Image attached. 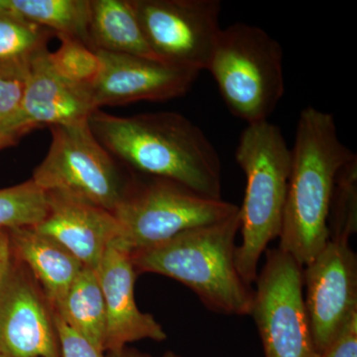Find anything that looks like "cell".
<instances>
[{
    "label": "cell",
    "instance_id": "4fadbf2b",
    "mask_svg": "<svg viewBox=\"0 0 357 357\" xmlns=\"http://www.w3.org/2000/svg\"><path fill=\"white\" fill-rule=\"evenodd\" d=\"M96 109L91 89L61 77L52 67L46 49L33 63L24 82L20 109L0 123V136L16 143L36 128L88 119Z\"/></svg>",
    "mask_w": 357,
    "mask_h": 357
},
{
    "label": "cell",
    "instance_id": "83f0119b",
    "mask_svg": "<svg viewBox=\"0 0 357 357\" xmlns=\"http://www.w3.org/2000/svg\"><path fill=\"white\" fill-rule=\"evenodd\" d=\"M13 144H15L14 141L7 139V138L1 137V136H0V149H3V148L11 146V145Z\"/></svg>",
    "mask_w": 357,
    "mask_h": 357
},
{
    "label": "cell",
    "instance_id": "ac0fdd59",
    "mask_svg": "<svg viewBox=\"0 0 357 357\" xmlns=\"http://www.w3.org/2000/svg\"><path fill=\"white\" fill-rule=\"evenodd\" d=\"M54 312L105 352L107 312L96 270L84 267Z\"/></svg>",
    "mask_w": 357,
    "mask_h": 357
},
{
    "label": "cell",
    "instance_id": "7a4b0ae2",
    "mask_svg": "<svg viewBox=\"0 0 357 357\" xmlns=\"http://www.w3.org/2000/svg\"><path fill=\"white\" fill-rule=\"evenodd\" d=\"M354 157L340 139L332 114L312 107L301 112L278 248L303 267L330 238L328 220L335 176Z\"/></svg>",
    "mask_w": 357,
    "mask_h": 357
},
{
    "label": "cell",
    "instance_id": "f546056e",
    "mask_svg": "<svg viewBox=\"0 0 357 357\" xmlns=\"http://www.w3.org/2000/svg\"><path fill=\"white\" fill-rule=\"evenodd\" d=\"M0 357H8V356H2V354H0Z\"/></svg>",
    "mask_w": 357,
    "mask_h": 357
},
{
    "label": "cell",
    "instance_id": "44dd1931",
    "mask_svg": "<svg viewBox=\"0 0 357 357\" xmlns=\"http://www.w3.org/2000/svg\"><path fill=\"white\" fill-rule=\"evenodd\" d=\"M48 194L32 178L0 189V230L36 227L48 213Z\"/></svg>",
    "mask_w": 357,
    "mask_h": 357
},
{
    "label": "cell",
    "instance_id": "9c48e42d",
    "mask_svg": "<svg viewBox=\"0 0 357 357\" xmlns=\"http://www.w3.org/2000/svg\"><path fill=\"white\" fill-rule=\"evenodd\" d=\"M155 57L166 64L206 70L220 37V0H132Z\"/></svg>",
    "mask_w": 357,
    "mask_h": 357
},
{
    "label": "cell",
    "instance_id": "8fae6325",
    "mask_svg": "<svg viewBox=\"0 0 357 357\" xmlns=\"http://www.w3.org/2000/svg\"><path fill=\"white\" fill-rule=\"evenodd\" d=\"M349 241L330 238L303 267L305 307L319 354L357 312V257Z\"/></svg>",
    "mask_w": 357,
    "mask_h": 357
},
{
    "label": "cell",
    "instance_id": "ffe728a7",
    "mask_svg": "<svg viewBox=\"0 0 357 357\" xmlns=\"http://www.w3.org/2000/svg\"><path fill=\"white\" fill-rule=\"evenodd\" d=\"M10 10L55 34L79 40L89 47L91 0H9ZM91 48V47H89Z\"/></svg>",
    "mask_w": 357,
    "mask_h": 357
},
{
    "label": "cell",
    "instance_id": "2e32d148",
    "mask_svg": "<svg viewBox=\"0 0 357 357\" xmlns=\"http://www.w3.org/2000/svg\"><path fill=\"white\" fill-rule=\"evenodd\" d=\"M6 231L13 255L29 270L54 309L65 297L84 265L62 244L34 227Z\"/></svg>",
    "mask_w": 357,
    "mask_h": 357
},
{
    "label": "cell",
    "instance_id": "d4e9b609",
    "mask_svg": "<svg viewBox=\"0 0 357 357\" xmlns=\"http://www.w3.org/2000/svg\"><path fill=\"white\" fill-rule=\"evenodd\" d=\"M319 357H357V312L352 314Z\"/></svg>",
    "mask_w": 357,
    "mask_h": 357
},
{
    "label": "cell",
    "instance_id": "6da1fadb",
    "mask_svg": "<svg viewBox=\"0 0 357 357\" xmlns=\"http://www.w3.org/2000/svg\"><path fill=\"white\" fill-rule=\"evenodd\" d=\"M89 126L115 159L137 172L222 199V161L197 124L178 112L117 116L91 112Z\"/></svg>",
    "mask_w": 357,
    "mask_h": 357
},
{
    "label": "cell",
    "instance_id": "f1b7e54d",
    "mask_svg": "<svg viewBox=\"0 0 357 357\" xmlns=\"http://www.w3.org/2000/svg\"><path fill=\"white\" fill-rule=\"evenodd\" d=\"M10 10V1L9 0H0V13Z\"/></svg>",
    "mask_w": 357,
    "mask_h": 357
},
{
    "label": "cell",
    "instance_id": "603a6c76",
    "mask_svg": "<svg viewBox=\"0 0 357 357\" xmlns=\"http://www.w3.org/2000/svg\"><path fill=\"white\" fill-rule=\"evenodd\" d=\"M57 37L60 47L52 53L49 51L52 67L70 83L91 89L100 70L98 53L79 40L64 35Z\"/></svg>",
    "mask_w": 357,
    "mask_h": 357
},
{
    "label": "cell",
    "instance_id": "4316f807",
    "mask_svg": "<svg viewBox=\"0 0 357 357\" xmlns=\"http://www.w3.org/2000/svg\"><path fill=\"white\" fill-rule=\"evenodd\" d=\"M105 357H154L150 354H144L137 351V349H130V347H126L123 349H119V351L107 352ZM161 357H182L178 354H175L174 351H167Z\"/></svg>",
    "mask_w": 357,
    "mask_h": 357
},
{
    "label": "cell",
    "instance_id": "d6986e66",
    "mask_svg": "<svg viewBox=\"0 0 357 357\" xmlns=\"http://www.w3.org/2000/svg\"><path fill=\"white\" fill-rule=\"evenodd\" d=\"M53 32L13 11L0 13V77L24 82Z\"/></svg>",
    "mask_w": 357,
    "mask_h": 357
},
{
    "label": "cell",
    "instance_id": "5bb4252c",
    "mask_svg": "<svg viewBox=\"0 0 357 357\" xmlns=\"http://www.w3.org/2000/svg\"><path fill=\"white\" fill-rule=\"evenodd\" d=\"M107 312L105 352L119 351L143 340L163 342V326L152 314L141 312L134 297L136 272L130 253L110 244L98 269Z\"/></svg>",
    "mask_w": 357,
    "mask_h": 357
},
{
    "label": "cell",
    "instance_id": "7c38bea8",
    "mask_svg": "<svg viewBox=\"0 0 357 357\" xmlns=\"http://www.w3.org/2000/svg\"><path fill=\"white\" fill-rule=\"evenodd\" d=\"M96 51L100 61V74L91 86L96 109L105 105L181 98L191 89L199 74L157 59Z\"/></svg>",
    "mask_w": 357,
    "mask_h": 357
},
{
    "label": "cell",
    "instance_id": "3957f363",
    "mask_svg": "<svg viewBox=\"0 0 357 357\" xmlns=\"http://www.w3.org/2000/svg\"><path fill=\"white\" fill-rule=\"evenodd\" d=\"M239 211L231 217L187 230L165 243L131 253L137 274L172 278L196 293L202 303L223 314H250L255 290L236 263Z\"/></svg>",
    "mask_w": 357,
    "mask_h": 357
},
{
    "label": "cell",
    "instance_id": "30bf717a",
    "mask_svg": "<svg viewBox=\"0 0 357 357\" xmlns=\"http://www.w3.org/2000/svg\"><path fill=\"white\" fill-rule=\"evenodd\" d=\"M0 354L61 357L54 309L0 230Z\"/></svg>",
    "mask_w": 357,
    "mask_h": 357
},
{
    "label": "cell",
    "instance_id": "9a60e30c",
    "mask_svg": "<svg viewBox=\"0 0 357 357\" xmlns=\"http://www.w3.org/2000/svg\"><path fill=\"white\" fill-rule=\"evenodd\" d=\"M47 194L48 213L34 229L62 244L84 267L98 269L119 234L114 213L61 192Z\"/></svg>",
    "mask_w": 357,
    "mask_h": 357
},
{
    "label": "cell",
    "instance_id": "5b68a950",
    "mask_svg": "<svg viewBox=\"0 0 357 357\" xmlns=\"http://www.w3.org/2000/svg\"><path fill=\"white\" fill-rule=\"evenodd\" d=\"M281 44L258 26L222 28L208 66L227 109L248 124L268 121L285 93Z\"/></svg>",
    "mask_w": 357,
    "mask_h": 357
},
{
    "label": "cell",
    "instance_id": "8992f818",
    "mask_svg": "<svg viewBox=\"0 0 357 357\" xmlns=\"http://www.w3.org/2000/svg\"><path fill=\"white\" fill-rule=\"evenodd\" d=\"M48 152L32 180L46 192H57L114 213L137 182L122 173L102 146L88 119L51 126Z\"/></svg>",
    "mask_w": 357,
    "mask_h": 357
},
{
    "label": "cell",
    "instance_id": "7402d4cb",
    "mask_svg": "<svg viewBox=\"0 0 357 357\" xmlns=\"http://www.w3.org/2000/svg\"><path fill=\"white\" fill-rule=\"evenodd\" d=\"M328 227L330 238L349 241L356 232L357 156L340 167L335 176Z\"/></svg>",
    "mask_w": 357,
    "mask_h": 357
},
{
    "label": "cell",
    "instance_id": "ba28073f",
    "mask_svg": "<svg viewBox=\"0 0 357 357\" xmlns=\"http://www.w3.org/2000/svg\"><path fill=\"white\" fill-rule=\"evenodd\" d=\"M265 255L250 312L265 357H319L305 307L302 265L279 248Z\"/></svg>",
    "mask_w": 357,
    "mask_h": 357
},
{
    "label": "cell",
    "instance_id": "277c9868",
    "mask_svg": "<svg viewBox=\"0 0 357 357\" xmlns=\"http://www.w3.org/2000/svg\"><path fill=\"white\" fill-rule=\"evenodd\" d=\"M236 160L246 178L239 208L243 243L236 248V263L243 280L252 285L268 244L280 236L292 148L278 126L268 121L256 122L241 133Z\"/></svg>",
    "mask_w": 357,
    "mask_h": 357
},
{
    "label": "cell",
    "instance_id": "484cf974",
    "mask_svg": "<svg viewBox=\"0 0 357 357\" xmlns=\"http://www.w3.org/2000/svg\"><path fill=\"white\" fill-rule=\"evenodd\" d=\"M24 83L0 77V123L16 114L22 100Z\"/></svg>",
    "mask_w": 357,
    "mask_h": 357
},
{
    "label": "cell",
    "instance_id": "cb8c5ba5",
    "mask_svg": "<svg viewBox=\"0 0 357 357\" xmlns=\"http://www.w3.org/2000/svg\"><path fill=\"white\" fill-rule=\"evenodd\" d=\"M61 357H105V352L96 349L83 335L73 330L54 312Z\"/></svg>",
    "mask_w": 357,
    "mask_h": 357
},
{
    "label": "cell",
    "instance_id": "52a82bcc",
    "mask_svg": "<svg viewBox=\"0 0 357 357\" xmlns=\"http://www.w3.org/2000/svg\"><path fill=\"white\" fill-rule=\"evenodd\" d=\"M238 211L236 204L206 198L172 181L154 178L147 184L137 182L112 213L119 234L112 244L131 255L187 230L220 222Z\"/></svg>",
    "mask_w": 357,
    "mask_h": 357
},
{
    "label": "cell",
    "instance_id": "e0dca14e",
    "mask_svg": "<svg viewBox=\"0 0 357 357\" xmlns=\"http://www.w3.org/2000/svg\"><path fill=\"white\" fill-rule=\"evenodd\" d=\"M89 36L95 51L157 59L144 38L132 0H91Z\"/></svg>",
    "mask_w": 357,
    "mask_h": 357
}]
</instances>
